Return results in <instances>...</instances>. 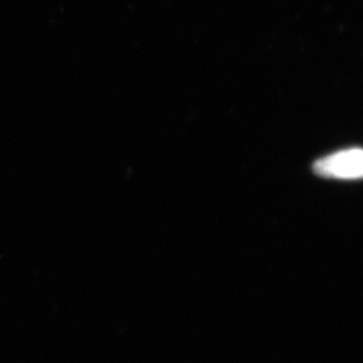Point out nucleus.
<instances>
[{"instance_id": "nucleus-1", "label": "nucleus", "mask_w": 363, "mask_h": 363, "mask_svg": "<svg viewBox=\"0 0 363 363\" xmlns=\"http://www.w3.org/2000/svg\"><path fill=\"white\" fill-rule=\"evenodd\" d=\"M315 174L337 179H359L363 172L362 150L350 148L315 162Z\"/></svg>"}]
</instances>
